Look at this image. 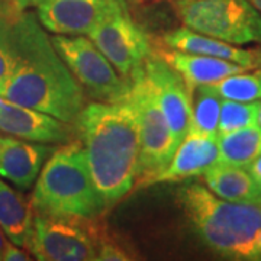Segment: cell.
<instances>
[{
  "label": "cell",
  "instance_id": "f546056e",
  "mask_svg": "<svg viewBox=\"0 0 261 261\" xmlns=\"http://www.w3.org/2000/svg\"><path fill=\"white\" fill-rule=\"evenodd\" d=\"M130 3H137V5H138V3H145V2H149V0H129Z\"/></svg>",
  "mask_w": 261,
  "mask_h": 261
},
{
  "label": "cell",
  "instance_id": "8fae6325",
  "mask_svg": "<svg viewBox=\"0 0 261 261\" xmlns=\"http://www.w3.org/2000/svg\"><path fill=\"white\" fill-rule=\"evenodd\" d=\"M123 0H45L37 6L41 27L57 35H89V32Z\"/></svg>",
  "mask_w": 261,
  "mask_h": 261
},
{
  "label": "cell",
  "instance_id": "f1b7e54d",
  "mask_svg": "<svg viewBox=\"0 0 261 261\" xmlns=\"http://www.w3.org/2000/svg\"><path fill=\"white\" fill-rule=\"evenodd\" d=\"M5 245H6V241H5V238H3V231H2V228H0V260H2V255H3Z\"/></svg>",
  "mask_w": 261,
  "mask_h": 261
},
{
  "label": "cell",
  "instance_id": "52a82bcc",
  "mask_svg": "<svg viewBox=\"0 0 261 261\" xmlns=\"http://www.w3.org/2000/svg\"><path fill=\"white\" fill-rule=\"evenodd\" d=\"M51 42L84 93L105 103L121 102L126 97L130 80L116 71L90 38L56 35Z\"/></svg>",
  "mask_w": 261,
  "mask_h": 261
},
{
  "label": "cell",
  "instance_id": "ffe728a7",
  "mask_svg": "<svg viewBox=\"0 0 261 261\" xmlns=\"http://www.w3.org/2000/svg\"><path fill=\"white\" fill-rule=\"evenodd\" d=\"M221 105L222 97L211 84L196 87L192 94V122L189 132L216 137Z\"/></svg>",
  "mask_w": 261,
  "mask_h": 261
},
{
  "label": "cell",
  "instance_id": "83f0119b",
  "mask_svg": "<svg viewBox=\"0 0 261 261\" xmlns=\"http://www.w3.org/2000/svg\"><path fill=\"white\" fill-rule=\"evenodd\" d=\"M247 2H248L252 8H254V9L257 10V12L261 15V0H247Z\"/></svg>",
  "mask_w": 261,
  "mask_h": 261
},
{
  "label": "cell",
  "instance_id": "9a60e30c",
  "mask_svg": "<svg viewBox=\"0 0 261 261\" xmlns=\"http://www.w3.org/2000/svg\"><path fill=\"white\" fill-rule=\"evenodd\" d=\"M163 44L164 47L171 49L232 61L235 64L245 67L247 70L261 68V48H241L221 39L195 32L186 27L166 32L163 35Z\"/></svg>",
  "mask_w": 261,
  "mask_h": 261
},
{
  "label": "cell",
  "instance_id": "4dcf8cb0",
  "mask_svg": "<svg viewBox=\"0 0 261 261\" xmlns=\"http://www.w3.org/2000/svg\"><path fill=\"white\" fill-rule=\"evenodd\" d=\"M258 126L261 128V103H260V111H258Z\"/></svg>",
  "mask_w": 261,
  "mask_h": 261
},
{
  "label": "cell",
  "instance_id": "7c38bea8",
  "mask_svg": "<svg viewBox=\"0 0 261 261\" xmlns=\"http://www.w3.org/2000/svg\"><path fill=\"white\" fill-rule=\"evenodd\" d=\"M0 130L42 144H67L75 140L74 123L0 97Z\"/></svg>",
  "mask_w": 261,
  "mask_h": 261
},
{
  "label": "cell",
  "instance_id": "9c48e42d",
  "mask_svg": "<svg viewBox=\"0 0 261 261\" xmlns=\"http://www.w3.org/2000/svg\"><path fill=\"white\" fill-rule=\"evenodd\" d=\"M89 38L125 79L142 68L154 53L148 35L130 19L125 3L106 15Z\"/></svg>",
  "mask_w": 261,
  "mask_h": 261
},
{
  "label": "cell",
  "instance_id": "e0dca14e",
  "mask_svg": "<svg viewBox=\"0 0 261 261\" xmlns=\"http://www.w3.org/2000/svg\"><path fill=\"white\" fill-rule=\"evenodd\" d=\"M206 187L231 202H260L261 189L245 167L215 163L202 174Z\"/></svg>",
  "mask_w": 261,
  "mask_h": 261
},
{
  "label": "cell",
  "instance_id": "603a6c76",
  "mask_svg": "<svg viewBox=\"0 0 261 261\" xmlns=\"http://www.w3.org/2000/svg\"><path fill=\"white\" fill-rule=\"evenodd\" d=\"M19 8L12 0H0V90L13 70L15 57L12 47V15Z\"/></svg>",
  "mask_w": 261,
  "mask_h": 261
},
{
  "label": "cell",
  "instance_id": "277c9868",
  "mask_svg": "<svg viewBox=\"0 0 261 261\" xmlns=\"http://www.w3.org/2000/svg\"><path fill=\"white\" fill-rule=\"evenodd\" d=\"M31 203L35 212L82 219H97L106 211L82 141L56 147L38 176Z\"/></svg>",
  "mask_w": 261,
  "mask_h": 261
},
{
  "label": "cell",
  "instance_id": "2e32d148",
  "mask_svg": "<svg viewBox=\"0 0 261 261\" xmlns=\"http://www.w3.org/2000/svg\"><path fill=\"white\" fill-rule=\"evenodd\" d=\"M168 65H171L183 77L189 92L193 94L196 87L214 84L228 75L247 71V68L232 61L209 56H200L193 53H185L178 49H166L155 53Z\"/></svg>",
  "mask_w": 261,
  "mask_h": 261
},
{
  "label": "cell",
  "instance_id": "44dd1931",
  "mask_svg": "<svg viewBox=\"0 0 261 261\" xmlns=\"http://www.w3.org/2000/svg\"><path fill=\"white\" fill-rule=\"evenodd\" d=\"M222 99L237 102H255L261 99V68L254 73H235L211 84Z\"/></svg>",
  "mask_w": 261,
  "mask_h": 261
},
{
  "label": "cell",
  "instance_id": "d4e9b609",
  "mask_svg": "<svg viewBox=\"0 0 261 261\" xmlns=\"http://www.w3.org/2000/svg\"><path fill=\"white\" fill-rule=\"evenodd\" d=\"M2 260L28 261L31 260V255H29V252L20 250V247H18V245H15V244L12 243H6L5 250H3V255H2Z\"/></svg>",
  "mask_w": 261,
  "mask_h": 261
},
{
  "label": "cell",
  "instance_id": "5bb4252c",
  "mask_svg": "<svg viewBox=\"0 0 261 261\" xmlns=\"http://www.w3.org/2000/svg\"><path fill=\"white\" fill-rule=\"evenodd\" d=\"M219 151L216 137L189 132L173 154L168 166L142 186L159 183H177L187 178L202 176L207 168L218 163Z\"/></svg>",
  "mask_w": 261,
  "mask_h": 261
},
{
  "label": "cell",
  "instance_id": "7402d4cb",
  "mask_svg": "<svg viewBox=\"0 0 261 261\" xmlns=\"http://www.w3.org/2000/svg\"><path fill=\"white\" fill-rule=\"evenodd\" d=\"M258 111H260L258 100L237 102V100L222 99L219 123H218V135L243 129L252 125H258Z\"/></svg>",
  "mask_w": 261,
  "mask_h": 261
},
{
  "label": "cell",
  "instance_id": "ba28073f",
  "mask_svg": "<svg viewBox=\"0 0 261 261\" xmlns=\"http://www.w3.org/2000/svg\"><path fill=\"white\" fill-rule=\"evenodd\" d=\"M96 231L97 219L35 212L28 250L41 261L96 260Z\"/></svg>",
  "mask_w": 261,
  "mask_h": 261
},
{
  "label": "cell",
  "instance_id": "4fadbf2b",
  "mask_svg": "<svg viewBox=\"0 0 261 261\" xmlns=\"http://www.w3.org/2000/svg\"><path fill=\"white\" fill-rule=\"evenodd\" d=\"M54 147L23 141L13 135H0V177L20 190L34 186Z\"/></svg>",
  "mask_w": 261,
  "mask_h": 261
},
{
  "label": "cell",
  "instance_id": "ac0fdd59",
  "mask_svg": "<svg viewBox=\"0 0 261 261\" xmlns=\"http://www.w3.org/2000/svg\"><path fill=\"white\" fill-rule=\"evenodd\" d=\"M34 215L31 200L0 180V228L10 243L28 248Z\"/></svg>",
  "mask_w": 261,
  "mask_h": 261
},
{
  "label": "cell",
  "instance_id": "3957f363",
  "mask_svg": "<svg viewBox=\"0 0 261 261\" xmlns=\"http://www.w3.org/2000/svg\"><path fill=\"white\" fill-rule=\"evenodd\" d=\"M177 202L193 232L228 260H261V202H231L200 183L177 190Z\"/></svg>",
  "mask_w": 261,
  "mask_h": 261
},
{
  "label": "cell",
  "instance_id": "484cf974",
  "mask_svg": "<svg viewBox=\"0 0 261 261\" xmlns=\"http://www.w3.org/2000/svg\"><path fill=\"white\" fill-rule=\"evenodd\" d=\"M247 170L248 173L251 174V177L254 178V181L258 185V187L261 189V154L255 160H252L251 163L247 166Z\"/></svg>",
  "mask_w": 261,
  "mask_h": 261
},
{
  "label": "cell",
  "instance_id": "6da1fadb",
  "mask_svg": "<svg viewBox=\"0 0 261 261\" xmlns=\"http://www.w3.org/2000/svg\"><path fill=\"white\" fill-rule=\"evenodd\" d=\"M10 25L15 64L0 97L74 123L86 105V94L51 38L31 12L16 9Z\"/></svg>",
  "mask_w": 261,
  "mask_h": 261
},
{
  "label": "cell",
  "instance_id": "1f68e13d",
  "mask_svg": "<svg viewBox=\"0 0 261 261\" xmlns=\"http://www.w3.org/2000/svg\"><path fill=\"white\" fill-rule=\"evenodd\" d=\"M260 202H261V200H260Z\"/></svg>",
  "mask_w": 261,
  "mask_h": 261
},
{
  "label": "cell",
  "instance_id": "5b68a950",
  "mask_svg": "<svg viewBox=\"0 0 261 261\" xmlns=\"http://www.w3.org/2000/svg\"><path fill=\"white\" fill-rule=\"evenodd\" d=\"M129 80V92L125 100L135 113L140 129V160L134 189H142L149 178L167 167L177 145L144 67L130 75Z\"/></svg>",
  "mask_w": 261,
  "mask_h": 261
},
{
  "label": "cell",
  "instance_id": "4316f807",
  "mask_svg": "<svg viewBox=\"0 0 261 261\" xmlns=\"http://www.w3.org/2000/svg\"><path fill=\"white\" fill-rule=\"evenodd\" d=\"M12 2L16 5V8L25 10V9H28V8L38 6V5H41L42 2H45V0H12Z\"/></svg>",
  "mask_w": 261,
  "mask_h": 261
},
{
  "label": "cell",
  "instance_id": "cb8c5ba5",
  "mask_svg": "<svg viewBox=\"0 0 261 261\" xmlns=\"http://www.w3.org/2000/svg\"><path fill=\"white\" fill-rule=\"evenodd\" d=\"M96 248H97V255L96 260L100 261H126L132 260V255L125 250V247L119 244L111 233L106 232V229L97 224V231H96Z\"/></svg>",
  "mask_w": 261,
  "mask_h": 261
},
{
  "label": "cell",
  "instance_id": "7a4b0ae2",
  "mask_svg": "<svg viewBox=\"0 0 261 261\" xmlns=\"http://www.w3.org/2000/svg\"><path fill=\"white\" fill-rule=\"evenodd\" d=\"M93 183L106 209L129 193L137 181L140 129L135 113L123 99L84 105L74 121Z\"/></svg>",
  "mask_w": 261,
  "mask_h": 261
},
{
  "label": "cell",
  "instance_id": "30bf717a",
  "mask_svg": "<svg viewBox=\"0 0 261 261\" xmlns=\"http://www.w3.org/2000/svg\"><path fill=\"white\" fill-rule=\"evenodd\" d=\"M144 71L154 89L174 144L178 147L190 129L192 93L189 92L183 77L155 53H152L145 61Z\"/></svg>",
  "mask_w": 261,
  "mask_h": 261
},
{
  "label": "cell",
  "instance_id": "8992f818",
  "mask_svg": "<svg viewBox=\"0 0 261 261\" xmlns=\"http://www.w3.org/2000/svg\"><path fill=\"white\" fill-rule=\"evenodd\" d=\"M183 27L233 45L261 44V15L247 0H171Z\"/></svg>",
  "mask_w": 261,
  "mask_h": 261
},
{
  "label": "cell",
  "instance_id": "d6986e66",
  "mask_svg": "<svg viewBox=\"0 0 261 261\" xmlns=\"http://www.w3.org/2000/svg\"><path fill=\"white\" fill-rule=\"evenodd\" d=\"M219 163L247 167L261 154V128L258 125L216 135Z\"/></svg>",
  "mask_w": 261,
  "mask_h": 261
}]
</instances>
